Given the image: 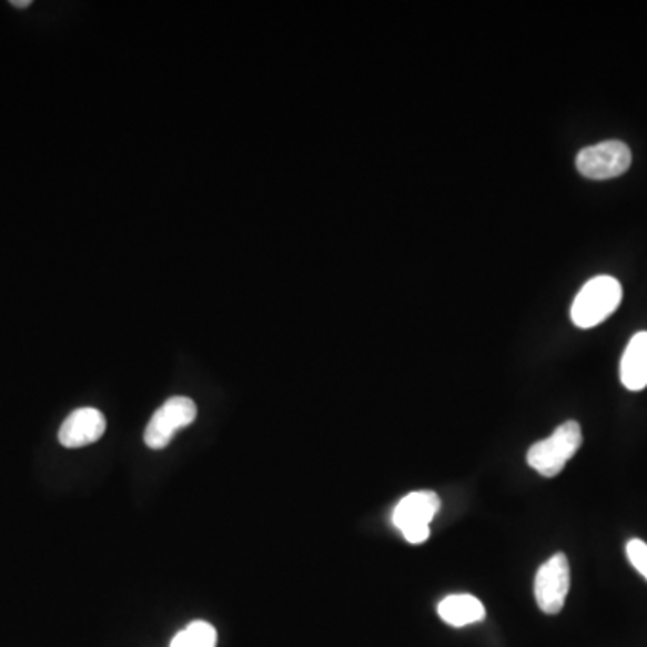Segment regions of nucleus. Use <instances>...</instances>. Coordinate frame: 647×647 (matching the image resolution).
<instances>
[{
  "label": "nucleus",
  "instance_id": "9b49d317",
  "mask_svg": "<svg viewBox=\"0 0 647 647\" xmlns=\"http://www.w3.org/2000/svg\"><path fill=\"white\" fill-rule=\"evenodd\" d=\"M626 554L635 570L647 582V544L643 539H629Z\"/></svg>",
  "mask_w": 647,
  "mask_h": 647
},
{
  "label": "nucleus",
  "instance_id": "39448f33",
  "mask_svg": "<svg viewBox=\"0 0 647 647\" xmlns=\"http://www.w3.org/2000/svg\"><path fill=\"white\" fill-rule=\"evenodd\" d=\"M194 417H196V405L193 400L184 396L170 397L148 423L144 443L153 449L165 448L173 441L176 432L190 426Z\"/></svg>",
  "mask_w": 647,
  "mask_h": 647
},
{
  "label": "nucleus",
  "instance_id": "423d86ee",
  "mask_svg": "<svg viewBox=\"0 0 647 647\" xmlns=\"http://www.w3.org/2000/svg\"><path fill=\"white\" fill-rule=\"evenodd\" d=\"M570 590V565L565 554H556L539 567L534 582V596L544 614L562 611Z\"/></svg>",
  "mask_w": 647,
  "mask_h": 647
},
{
  "label": "nucleus",
  "instance_id": "6e6552de",
  "mask_svg": "<svg viewBox=\"0 0 647 647\" xmlns=\"http://www.w3.org/2000/svg\"><path fill=\"white\" fill-rule=\"evenodd\" d=\"M620 382L628 391H643L647 387V331L637 333L624 351Z\"/></svg>",
  "mask_w": 647,
  "mask_h": 647
},
{
  "label": "nucleus",
  "instance_id": "20e7f679",
  "mask_svg": "<svg viewBox=\"0 0 647 647\" xmlns=\"http://www.w3.org/2000/svg\"><path fill=\"white\" fill-rule=\"evenodd\" d=\"M577 171L586 179L608 180L620 176L631 165L628 144L606 141L585 148L576 159Z\"/></svg>",
  "mask_w": 647,
  "mask_h": 647
},
{
  "label": "nucleus",
  "instance_id": "1a4fd4ad",
  "mask_svg": "<svg viewBox=\"0 0 647 647\" xmlns=\"http://www.w3.org/2000/svg\"><path fill=\"white\" fill-rule=\"evenodd\" d=\"M441 619L454 628H464L469 624L481 623L486 617V608L477 597L458 594L441 600L437 606Z\"/></svg>",
  "mask_w": 647,
  "mask_h": 647
},
{
  "label": "nucleus",
  "instance_id": "0eeeda50",
  "mask_svg": "<svg viewBox=\"0 0 647 647\" xmlns=\"http://www.w3.org/2000/svg\"><path fill=\"white\" fill-rule=\"evenodd\" d=\"M107 431V419L98 408H78L63 421L58 439L65 448H81L100 441Z\"/></svg>",
  "mask_w": 647,
  "mask_h": 647
},
{
  "label": "nucleus",
  "instance_id": "f257e3e1",
  "mask_svg": "<svg viewBox=\"0 0 647 647\" xmlns=\"http://www.w3.org/2000/svg\"><path fill=\"white\" fill-rule=\"evenodd\" d=\"M623 301V286L609 275H599L583 286L572 304V322L582 330L599 326Z\"/></svg>",
  "mask_w": 647,
  "mask_h": 647
},
{
  "label": "nucleus",
  "instance_id": "9d476101",
  "mask_svg": "<svg viewBox=\"0 0 647 647\" xmlns=\"http://www.w3.org/2000/svg\"><path fill=\"white\" fill-rule=\"evenodd\" d=\"M216 629L205 620H196L176 634L170 647H216Z\"/></svg>",
  "mask_w": 647,
  "mask_h": 647
},
{
  "label": "nucleus",
  "instance_id": "7ed1b4c3",
  "mask_svg": "<svg viewBox=\"0 0 647 647\" xmlns=\"http://www.w3.org/2000/svg\"><path fill=\"white\" fill-rule=\"evenodd\" d=\"M439 495L434 492H414L406 495L393 513V522L412 545L425 544L431 536V524L439 510Z\"/></svg>",
  "mask_w": 647,
  "mask_h": 647
},
{
  "label": "nucleus",
  "instance_id": "f03ea898",
  "mask_svg": "<svg viewBox=\"0 0 647 647\" xmlns=\"http://www.w3.org/2000/svg\"><path fill=\"white\" fill-rule=\"evenodd\" d=\"M583 445L582 426L576 421L559 425L547 439L538 441L527 452V463L542 477H556Z\"/></svg>",
  "mask_w": 647,
  "mask_h": 647
},
{
  "label": "nucleus",
  "instance_id": "f8f14e48",
  "mask_svg": "<svg viewBox=\"0 0 647 647\" xmlns=\"http://www.w3.org/2000/svg\"><path fill=\"white\" fill-rule=\"evenodd\" d=\"M11 6L19 8V10H24V8L31 6V0H11Z\"/></svg>",
  "mask_w": 647,
  "mask_h": 647
}]
</instances>
